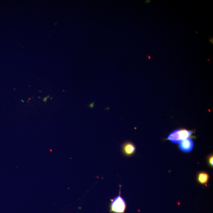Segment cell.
<instances>
[{
    "mask_svg": "<svg viewBox=\"0 0 213 213\" xmlns=\"http://www.w3.org/2000/svg\"><path fill=\"white\" fill-rule=\"evenodd\" d=\"M148 58H149V59H151V57H150V56H149V55L148 56Z\"/></svg>",
    "mask_w": 213,
    "mask_h": 213,
    "instance_id": "9c48e42d",
    "label": "cell"
},
{
    "mask_svg": "<svg viewBox=\"0 0 213 213\" xmlns=\"http://www.w3.org/2000/svg\"><path fill=\"white\" fill-rule=\"evenodd\" d=\"M150 1H146V3H149V2H150Z\"/></svg>",
    "mask_w": 213,
    "mask_h": 213,
    "instance_id": "30bf717a",
    "label": "cell"
},
{
    "mask_svg": "<svg viewBox=\"0 0 213 213\" xmlns=\"http://www.w3.org/2000/svg\"><path fill=\"white\" fill-rule=\"evenodd\" d=\"M194 142L192 139L190 138L181 140L179 143V149L185 152H190L193 150Z\"/></svg>",
    "mask_w": 213,
    "mask_h": 213,
    "instance_id": "7a4b0ae2",
    "label": "cell"
},
{
    "mask_svg": "<svg viewBox=\"0 0 213 213\" xmlns=\"http://www.w3.org/2000/svg\"><path fill=\"white\" fill-rule=\"evenodd\" d=\"M213 155H211L208 158V162L209 164H210L211 166H213Z\"/></svg>",
    "mask_w": 213,
    "mask_h": 213,
    "instance_id": "52a82bcc",
    "label": "cell"
},
{
    "mask_svg": "<svg viewBox=\"0 0 213 213\" xmlns=\"http://www.w3.org/2000/svg\"><path fill=\"white\" fill-rule=\"evenodd\" d=\"M210 42L211 43H212V44H213V38H210Z\"/></svg>",
    "mask_w": 213,
    "mask_h": 213,
    "instance_id": "ba28073f",
    "label": "cell"
},
{
    "mask_svg": "<svg viewBox=\"0 0 213 213\" xmlns=\"http://www.w3.org/2000/svg\"><path fill=\"white\" fill-rule=\"evenodd\" d=\"M120 194L118 196L111 200L110 212L112 213H125L126 205L125 201Z\"/></svg>",
    "mask_w": 213,
    "mask_h": 213,
    "instance_id": "6da1fadb",
    "label": "cell"
},
{
    "mask_svg": "<svg viewBox=\"0 0 213 213\" xmlns=\"http://www.w3.org/2000/svg\"><path fill=\"white\" fill-rule=\"evenodd\" d=\"M168 139L173 143H179L181 141L179 134V130L174 131L173 132L170 134L168 137Z\"/></svg>",
    "mask_w": 213,
    "mask_h": 213,
    "instance_id": "277c9868",
    "label": "cell"
},
{
    "mask_svg": "<svg viewBox=\"0 0 213 213\" xmlns=\"http://www.w3.org/2000/svg\"><path fill=\"white\" fill-rule=\"evenodd\" d=\"M209 176L205 172L200 173L197 176V180L199 183L202 184H206L208 182Z\"/></svg>",
    "mask_w": 213,
    "mask_h": 213,
    "instance_id": "5b68a950",
    "label": "cell"
},
{
    "mask_svg": "<svg viewBox=\"0 0 213 213\" xmlns=\"http://www.w3.org/2000/svg\"><path fill=\"white\" fill-rule=\"evenodd\" d=\"M122 149L123 153L125 155L130 156L134 153L136 148L134 144L131 142H127L123 145Z\"/></svg>",
    "mask_w": 213,
    "mask_h": 213,
    "instance_id": "3957f363",
    "label": "cell"
},
{
    "mask_svg": "<svg viewBox=\"0 0 213 213\" xmlns=\"http://www.w3.org/2000/svg\"><path fill=\"white\" fill-rule=\"evenodd\" d=\"M193 131H192L188 130L186 129H182L179 130L180 137L181 140H184L189 138V137L193 134Z\"/></svg>",
    "mask_w": 213,
    "mask_h": 213,
    "instance_id": "8992f818",
    "label": "cell"
}]
</instances>
